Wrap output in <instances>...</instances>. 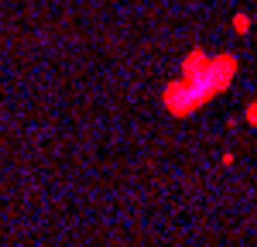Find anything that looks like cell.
<instances>
[{"label":"cell","instance_id":"7a4b0ae2","mask_svg":"<svg viewBox=\"0 0 257 247\" xmlns=\"http://www.w3.org/2000/svg\"><path fill=\"white\" fill-rule=\"evenodd\" d=\"M243 117H247V124H254V127H257V100H250V106H247Z\"/></svg>","mask_w":257,"mask_h":247},{"label":"cell","instance_id":"3957f363","mask_svg":"<svg viewBox=\"0 0 257 247\" xmlns=\"http://www.w3.org/2000/svg\"><path fill=\"white\" fill-rule=\"evenodd\" d=\"M233 28H237L240 35H243V31H247V14H237V21H233Z\"/></svg>","mask_w":257,"mask_h":247},{"label":"cell","instance_id":"6da1fadb","mask_svg":"<svg viewBox=\"0 0 257 247\" xmlns=\"http://www.w3.org/2000/svg\"><path fill=\"white\" fill-rule=\"evenodd\" d=\"M161 100H165V110L175 113V117H189V113H196L199 106H206V100L199 96V89L185 79V76H178V79L168 82L165 93H161Z\"/></svg>","mask_w":257,"mask_h":247}]
</instances>
